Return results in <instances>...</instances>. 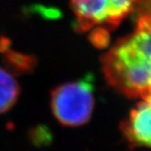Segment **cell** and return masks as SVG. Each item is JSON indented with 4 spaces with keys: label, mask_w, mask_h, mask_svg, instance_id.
Instances as JSON below:
<instances>
[{
    "label": "cell",
    "mask_w": 151,
    "mask_h": 151,
    "mask_svg": "<svg viewBox=\"0 0 151 151\" xmlns=\"http://www.w3.org/2000/svg\"><path fill=\"white\" fill-rule=\"evenodd\" d=\"M109 84L130 99L151 96V58L140 49L131 36L122 38L101 59Z\"/></svg>",
    "instance_id": "cell-1"
},
{
    "label": "cell",
    "mask_w": 151,
    "mask_h": 151,
    "mask_svg": "<svg viewBox=\"0 0 151 151\" xmlns=\"http://www.w3.org/2000/svg\"><path fill=\"white\" fill-rule=\"evenodd\" d=\"M93 77L58 86L51 92V109L57 120L66 127L88 123L94 109Z\"/></svg>",
    "instance_id": "cell-2"
},
{
    "label": "cell",
    "mask_w": 151,
    "mask_h": 151,
    "mask_svg": "<svg viewBox=\"0 0 151 151\" xmlns=\"http://www.w3.org/2000/svg\"><path fill=\"white\" fill-rule=\"evenodd\" d=\"M138 0H70L76 16L74 28L78 33L96 27L109 30L134 11Z\"/></svg>",
    "instance_id": "cell-3"
},
{
    "label": "cell",
    "mask_w": 151,
    "mask_h": 151,
    "mask_svg": "<svg viewBox=\"0 0 151 151\" xmlns=\"http://www.w3.org/2000/svg\"><path fill=\"white\" fill-rule=\"evenodd\" d=\"M142 100L121 124V131L133 147H151V96Z\"/></svg>",
    "instance_id": "cell-4"
},
{
    "label": "cell",
    "mask_w": 151,
    "mask_h": 151,
    "mask_svg": "<svg viewBox=\"0 0 151 151\" xmlns=\"http://www.w3.org/2000/svg\"><path fill=\"white\" fill-rule=\"evenodd\" d=\"M37 58L33 55L8 50L5 53L3 63L5 68L13 76L32 73L37 66Z\"/></svg>",
    "instance_id": "cell-5"
},
{
    "label": "cell",
    "mask_w": 151,
    "mask_h": 151,
    "mask_svg": "<svg viewBox=\"0 0 151 151\" xmlns=\"http://www.w3.org/2000/svg\"><path fill=\"white\" fill-rule=\"evenodd\" d=\"M20 93L13 75L0 68V114L6 113L16 104Z\"/></svg>",
    "instance_id": "cell-6"
},
{
    "label": "cell",
    "mask_w": 151,
    "mask_h": 151,
    "mask_svg": "<svg viewBox=\"0 0 151 151\" xmlns=\"http://www.w3.org/2000/svg\"><path fill=\"white\" fill-rule=\"evenodd\" d=\"M131 37L136 45L151 58V21L148 18L137 17V29Z\"/></svg>",
    "instance_id": "cell-7"
},
{
    "label": "cell",
    "mask_w": 151,
    "mask_h": 151,
    "mask_svg": "<svg viewBox=\"0 0 151 151\" xmlns=\"http://www.w3.org/2000/svg\"><path fill=\"white\" fill-rule=\"evenodd\" d=\"M30 142L36 147H41L48 146L53 141V135L50 129L44 125H38L32 127L28 132Z\"/></svg>",
    "instance_id": "cell-8"
},
{
    "label": "cell",
    "mask_w": 151,
    "mask_h": 151,
    "mask_svg": "<svg viewBox=\"0 0 151 151\" xmlns=\"http://www.w3.org/2000/svg\"><path fill=\"white\" fill-rule=\"evenodd\" d=\"M89 40L96 47H105L109 42V33L105 27H96L89 35Z\"/></svg>",
    "instance_id": "cell-9"
},
{
    "label": "cell",
    "mask_w": 151,
    "mask_h": 151,
    "mask_svg": "<svg viewBox=\"0 0 151 151\" xmlns=\"http://www.w3.org/2000/svg\"><path fill=\"white\" fill-rule=\"evenodd\" d=\"M137 17H145L151 21V0H138L137 5Z\"/></svg>",
    "instance_id": "cell-10"
},
{
    "label": "cell",
    "mask_w": 151,
    "mask_h": 151,
    "mask_svg": "<svg viewBox=\"0 0 151 151\" xmlns=\"http://www.w3.org/2000/svg\"><path fill=\"white\" fill-rule=\"evenodd\" d=\"M10 46H11V40H10L7 37L1 36L0 37V53H6L10 49Z\"/></svg>",
    "instance_id": "cell-11"
}]
</instances>
